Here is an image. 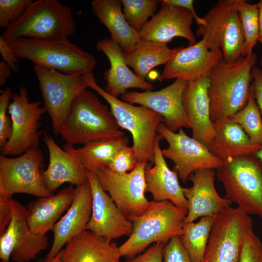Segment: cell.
<instances>
[{
	"mask_svg": "<svg viewBox=\"0 0 262 262\" xmlns=\"http://www.w3.org/2000/svg\"><path fill=\"white\" fill-rule=\"evenodd\" d=\"M256 61L253 52L231 63L222 60L213 68L209 96L213 125L229 119L246 104L252 81L251 70Z\"/></svg>",
	"mask_w": 262,
	"mask_h": 262,
	"instance_id": "obj_1",
	"label": "cell"
},
{
	"mask_svg": "<svg viewBox=\"0 0 262 262\" xmlns=\"http://www.w3.org/2000/svg\"><path fill=\"white\" fill-rule=\"evenodd\" d=\"M112 112L91 91L86 90L75 99L58 134L73 146L124 136Z\"/></svg>",
	"mask_w": 262,
	"mask_h": 262,
	"instance_id": "obj_2",
	"label": "cell"
},
{
	"mask_svg": "<svg viewBox=\"0 0 262 262\" xmlns=\"http://www.w3.org/2000/svg\"><path fill=\"white\" fill-rule=\"evenodd\" d=\"M187 213V209L169 201H151L147 210L132 222L131 234L119 246L122 257L132 258L154 243L166 244L180 236Z\"/></svg>",
	"mask_w": 262,
	"mask_h": 262,
	"instance_id": "obj_3",
	"label": "cell"
},
{
	"mask_svg": "<svg viewBox=\"0 0 262 262\" xmlns=\"http://www.w3.org/2000/svg\"><path fill=\"white\" fill-rule=\"evenodd\" d=\"M76 31L70 8L57 0H38L5 29L0 36L8 44L15 39L66 40Z\"/></svg>",
	"mask_w": 262,
	"mask_h": 262,
	"instance_id": "obj_4",
	"label": "cell"
},
{
	"mask_svg": "<svg viewBox=\"0 0 262 262\" xmlns=\"http://www.w3.org/2000/svg\"><path fill=\"white\" fill-rule=\"evenodd\" d=\"M17 58L33 62L34 66L66 74L92 73L94 56L68 39L42 40L20 37L8 44Z\"/></svg>",
	"mask_w": 262,
	"mask_h": 262,
	"instance_id": "obj_5",
	"label": "cell"
},
{
	"mask_svg": "<svg viewBox=\"0 0 262 262\" xmlns=\"http://www.w3.org/2000/svg\"><path fill=\"white\" fill-rule=\"evenodd\" d=\"M88 87L96 91L109 103L117 124L132 135V147L137 164L154 163V143L159 124L164 118L151 109L135 106L108 94L96 82L93 73L82 75Z\"/></svg>",
	"mask_w": 262,
	"mask_h": 262,
	"instance_id": "obj_6",
	"label": "cell"
},
{
	"mask_svg": "<svg viewBox=\"0 0 262 262\" xmlns=\"http://www.w3.org/2000/svg\"><path fill=\"white\" fill-rule=\"evenodd\" d=\"M215 177L224 186L225 198L246 214L262 218V164L255 155L222 161Z\"/></svg>",
	"mask_w": 262,
	"mask_h": 262,
	"instance_id": "obj_7",
	"label": "cell"
},
{
	"mask_svg": "<svg viewBox=\"0 0 262 262\" xmlns=\"http://www.w3.org/2000/svg\"><path fill=\"white\" fill-rule=\"evenodd\" d=\"M237 0H220L203 16L205 23L196 33L210 50H221L227 63L242 57L244 36Z\"/></svg>",
	"mask_w": 262,
	"mask_h": 262,
	"instance_id": "obj_8",
	"label": "cell"
},
{
	"mask_svg": "<svg viewBox=\"0 0 262 262\" xmlns=\"http://www.w3.org/2000/svg\"><path fill=\"white\" fill-rule=\"evenodd\" d=\"M44 158L38 148L31 149L19 156H0V195L12 198L16 194H30L39 197L53 194L43 179Z\"/></svg>",
	"mask_w": 262,
	"mask_h": 262,
	"instance_id": "obj_9",
	"label": "cell"
},
{
	"mask_svg": "<svg viewBox=\"0 0 262 262\" xmlns=\"http://www.w3.org/2000/svg\"><path fill=\"white\" fill-rule=\"evenodd\" d=\"M253 229L250 216L231 207L215 216L201 262H239L243 238Z\"/></svg>",
	"mask_w": 262,
	"mask_h": 262,
	"instance_id": "obj_10",
	"label": "cell"
},
{
	"mask_svg": "<svg viewBox=\"0 0 262 262\" xmlns=\"http://www.w3.org/2000/svg\"><path fill=\"white\" fill-rule=\"evenodd\" d=\"M44 101L43 107L51 118L53 131L59 130L77 97L88 86L80 74H66L33 65Z\"/></svg>",
	"mask_w": 262,
	"mask_h": 262,
	"instance_id": "obj_11",
	"label": "cell"
},
{
	"mask_svg": "<svg viewBox=\"0 0 262 262\" xmlns=\"http://www.w3.org/2000/svg\"><path fill=\"white\" fill-rule=\"evenodd\" d=\"M147 163H139L132 171L124 174L116 173L107 166L93 172L103 189L108 193L124 215L131 222L142 214L151 203L145 196Z\"/></svg>",
	"mask_w": 262,
	"mask_h": 262,
	"instance_id": "obj_12",
	"label": "cell"
},
{
	"mask_svg": "<svg viewBox=\"0 0 262 262\" xmlns=\"http://www.w3.org/2000/svg\"><path fill=\"white\" fill-rule=\"evenodd\" d=\"M8 113L12 121V133L5 145L0 148L4 156L22 155L38 147L42 134L39 129L42 115L46 112L41 102H30L27 88L21 86L18 93L13 94Z\"/></svg>",
	"mask_w": 262,
	"mask_h": 262,
	"instance_id": "obj_13",
	"label": "cell"
},
{
	"mask_svg": "<svg viewBox=\"0 0 262 262\" xmlns=\"http://www.w3.org/2000/svg\"><path fill=\"white\" fill-rule=\"evenodd\" d=\"M157 133L166 140L168 147L162 150L164 157L175 164L180 178L186 181L191 174L198 170L217 169L222 161L213 155L203 144L188 136L182 128L173 132L161 123Z\"/></svg>",
	"mask_w": 262,
	"mask_h": 262,
	"instance_id": "obj_14",
	"label": "cell"
},
{
	"mask_svg": "<svg viewBox=\"0 0 262 262\" xmlns=\"http://www.w3.org/2000/svg\"><path fill=\"white\" fill-rule=\"evenodd\" d=\"M188 82L178 79L170 85L155 91L127 92L121 96L124 102L138 104L160 114L164 124L175 132L182 127L190 128L183 104V96Z\"/></svg>",
	"mask_w": 262,
	"mask_h": 262,
	"instance_id": "obj_15",
	"label": "cell"
},
{
	"mask_svg": "<svg viewBox=\"0 0 262 262\" xmlns=\"http://www.w3.org/2000/svg\"><path fill=\"white\" fill-rule=\"evenodd\" d=\"M92 206L86 230L111 241L122 236L129 237L133 224L119 210L109 194L103 189L95 173L87 170Z\"/></svg>",
	"mask_w": 262,
	"mask_h": 262,
	"instance_id": "obj_16",
	"label": "cell"
},
{
	"mask_svg": "<svg viewBox=\"0 0 262 262\" xmlns=\"http://www.w3.org/2000/svg\"><path fill=\"white\" fill-rule=\"evenodd\" d=\"M223 60L221 50H210L202 40L193 45L180 46L165 65L158 80L180 79L187 82L209 76L214 66Z\"/></svg>",
	"mask_w": 262,
	"mask_h": 262,
	"instance_id": "obj_17",
	"label": "cell"
},
{
	"mask_svg": "<svg viewBox=\"0 0 262 262\" xmlns=\"http://www.w3.org/2000/svg\"><path fill=\"white\" fill-rule=\"evenodd\" d=\"M215 177V171L212 169L198 170L189 176L192 185L183 188L188 203L184 224L193 222L199 217L217 215L230 207L231 201L217 193Z\"/></svg>",
	"mask_w": 262,
	"mask_h": 262,
	"instance_id": "obj_18",
	"label": "cell"
},
{
	"mask_svg": "<svg viewBox=\"0 0 262 262\" xmlns=\"http://www.w3.org/2000/svg\"><path fill=\"white\" fill-rule=\"evenodd\" d=\"M210 85L209 76L188 82L183 96L184 109L193 138L208 147L215 135L211 117Z\"/></svg>",
	"mask_w": 262,
	"mask_h": 262,
	"instance_id": "obj_19",
	"label": "cell"
},
{
	"mask_svg": "<svg viewBox=\"0 0 262 262\" xmlns=\"http://www.w3.org/2000/svg\"><path fill=\"white\" fill-rule=\"evenodd\" d=\"M194 19L192 13L186 9L163 5L138 33L142 40L164 44L176 37H183L191 46L196 40L191 28Z\"/></svg>",
	"mask_w": 262,
	"mask_h": 262,
	"instance_id": "obj_20",
	"label": "cell"
},
{
	"mask_svg": "<svg viewBox=\"0 0 262 262\" xmlns=\"http://www.w3.org/2000/svg\"><path fill=\"white\" fill-rule=\"evenodd\" d=\"M164 138L158 133L154 140L153 164L147 162L145 169L146 192L150 193L153 200H168L175 205L188 209L183 187L179 183L178 172L168 167L160 146Z\"/></svg>",
	"mask_w": 262,
	"mask_h": 262,
	"instance_id": "obj_21",
	"label": "cell"
},
{
	"mask_svg": "<svg viewBox=\"0 0 262 262\" xmlns=\"http://www.w3.org/2000/svg\"><path fill=\"white\" fill-rule=\"evenodd\" d=\"M92 197L88 182L76 186L73 201L66 213L53 227V241L46 258L56 256L72 238L86 230L92 212Z\"/></svg>",
	"mask_w": 262,
	"mask_h": 262,
	"instance_id": "obj_22",
	"label": "cell"
},
{
	"mask_svg": "<svg viewBox=\"0 0 262 262\" xmlns=\"http://www.w3.org/2000/svg\"><path fill=\"white\" fill-rule=\"evenodd\" d=\"M43 140L49 153V163L43 171V179L51 193L66 182L78 186L88 182L87 170L78 159L61 148L45 131Z\"/></svg>",
	"mask_w": 262,
	"mask_h": 262,
	"instance_id": "obj_23",
	"label": "cell"
},
{
	"mask_svg": "<svg viewBox=\"0 0 262 262\" xmlns=\"http://www.w3.org/2000/svg\"><path fill=\"white\" fill-rule=\"evenodd\" d=\"M96 47L98 50L104 53L110 62V67L104 73L106 82L105 90L108 94L117 97L127 92L129 88H140L146 91L153 89L152 84L129 68L123 51L117 43L111 38H105L99 40Z\"/></svg>",
	"mask_w": 262,
	"mask_h": 262,
	"instance_id": "obj_24",
	"label": "cell"
},
{
	"mask_svg": "<svg viewBox=\"0 0 262 262\" xmlns=\"http://www.w3.org/2000/svg\"><path fill=\"white\" fill-rule=\"evenodd\" d=\"M63 250V262H120L119 247L112 241L85 230L70 239Z\"/></svg>",
	"mask_w": 262,
	"mask_h": 262,
	"instance_id": "obj_25",
	"label": "cell"
},
{
	"mask_svg": "<svg viewBox=\"0 0 262 262\" xmlns=\"http://www.w3.org/2000/svg\"><path fill=\"white\" fill-rule=\"evenodd\" d=\"M75 191L71 185L55 195L39 197L29 202L27 212L30 231L34 234L45 235L52 230L61 215L71 204Z\"/></svg>",
	"mask_w": 262,
	"mask_h": 262,
	"instance_id": "obj_26",
	"label": "cell"
},
{
	"mask_svg": "<svg viewBox=\"0 0 262 262\" xmlns=\"http://www.w3.org/2000/svg\"><path fill=\"white\" fill-rule=\"evenodd\" d=\"M120 0H93V13L107 28L111 39L117 43L124 53L131 52L142 41L139 33L125 18Z\"/></svg>",
	"mask_w": 262,
	"mask_h": 262,
	"instance_id": "obj_27",
	"label": "cell"
},
{
	"mask_svg": "<svg viewBox=\"0 0 262 262\" xmlns=\"http://www.w3.org/2000/svg\"><path fill=\"white\" fill-rule=\"evenodd\" d=\"M213 126L215 135L208 148L222 161L254 155L262 147L253 143L241 127L229 119Z\"/></svg>",
	"mask_w": 262,
	"mask_h": 262,
	"instance_id": "obj_28",
	"label": "cell"
},
{
	"mask_svg": "<svg viewBox=\"0 0 262 262\" xmlns=\"http://www.w3.org/2000/svg\"><path fill=\"white\" fill-rule=\"evenodd\" d=\"M128 143V138L124 136L117 139L92 142L78 148L66 144L63 147L78 159L86 170L94 172L99 168L108 166L116 153Z\"/></svg>",
	"mask_w": 262,
	"mask_h": 262,
	"instance_id": "obj_29",
	"label": "cell"
},
{
	"mask_svg": "<svg viewBox=\"0 0 262 262\" xmlns=\"http://www.w3.org/2000/svg\"><path fill=\"white\" fill-rule=\"evenodd\" d=\"M179 47L170 49L166 44L142 40L130 52L123 56L128 66L145 80L148 72L161 65H165L175 54Z\"/></svg>",
	"mask_w": 262,
	"mask_h": 262,
	"instance_id": "obj_30",
	"label": "cell"
},
{
	"mask_svg": "<svg viewBox=\"0 0 262 262\" xmlns=\"http://www.w3.org/2000/svg\"><path fill=\"white\" fill-rule=\"evenodd\" d=\"M11 219L4 232L0 235V258L9 262L14 250L31 235L26 208L18 201H10Z\"/></svg>",
	"mask_w": 262,
	"mask_h": 262,
	"instance_id": "obj_31",
	"label": "cell"
},
{
	"mask_svg": "<svg viewBox=\"0 0 262 262\" xmlns=\"http://www.w3.org/2000/svg\"><path fill=\"white\" fill-rule=\"evenodd\" d=\"M216 215L202 217L196 222L184 223L181 242L193 262H201Z\"/></svg>",
	"mask_w": 262,
	"mask_h": 262,
	"instance_id": "obj_32",
	"label": "cell"
},
{
	"mask_svg": "<svg viewBox=\"0 0 262 262\" xmlns=\"http://www.w3.org/2000/svg\"><path fill=\"white\" fill-rule=\"evenodd\" d=\"M229 120L240 125L253 143L262 145V116L251 86L246 104Z\"/></svg>",
	"mask_w": 262,
	"mask_h": 262,
	"instance_id": "obj_33",
	"label": "cell"
},
{
	"mask_svg": "<svg viewBox=\"0 0 262 262\" xmlns=\"http://www.w3.org/2000/svg\"><path fill=\"white\" fill-rule=\"evenodd\" d=\"M236 7L244 36L242 56H245L253 53V48L258 41L259 9L257 3L251 4L245 0H237Z\"/></svg>",
	"mask_w": 262,
	"mask_h": 262,
	"instance_id": "obj_34",
	"label": "cell"
},
{
	"mask_svg": "<svg viewBox=\"0 0 262 262\" xmlns=\"http://www.w3.org/2000/svg\"><path fill=\"white\" fill-rule=\"evenodd\" d=\"M123 5V15L130 26L139 32L157 10L160 0H121Z\"/></svg>",
	"mask_w": 262,
	"mask_h": 262,
	"instance_id": "obj_35",
	"label": "cell"
},
{
	"mask_svg": "<svg viewBox=\"0 0 262 262\" xmlns=\"http://www.w3.org/2000/svg\"><path fill=\"white\" fill-rule=\"evenodd\" d=\"M32 0H0V27L8 28L23 15Z\"/></svg>",
	"mask_w": 262,
	"mask_h": 262,
	"instance_id": "obj_36",
	"label": "cell"
},
{
	"mask_svg": "<svg viewBox=\"0 0 262 262\" xmlns=\"http://www.w3.org/2000/svg\"><path fill=\"white\" fill-rule=\"evenodd\" d=\"M239 262H262V243L253 229L243 238Z\"/></svg>",
	"mask_w": 262,
	"mask_h": 262,
	"instance_id": "obj_37",
	"label": "cell"
},
{
	"mask_svg": "<svg viewBox=\"0 0 262 262\" xmlns=\"http://www.w3.org/2000/svg\"><path fill=\"white\" fill-rule=\"evenodd\" d=\"M137 164L132 146L127 145L119 149L107 167L116 173L124 174L132 171Z\"/></svg>",
	"mask_w": 262,
	"mask_h": 262,
	"instance_id": "obj_38",
	"label": "cell"
},
{
	"mask_svg": "<svg viewBox=\"0 0 262 262\" xmlns=\"http://www.w3.org/2000/svg\"><path fill=\"white\" fill-rule=\"evenodd\" d=\"M10 87L6 88L0 96V147L7 143L12 133V121L6 112L12 96Z\"/></svg>",
	"mask_w": 262,
	"mask_h": 262,
	"instance_id": "obj_39",
	"label": "cell"
},
{
	"mask_svg": "<svg viewBox=\"0 0 262 262\" xmlns=\"http://www.w3.org/2000/svg\"><path fill=\"white\" fill-rule=\"evenodd\" d=\"M163 262H193L180 236L173 237L165 245Z\"/></svg>",
	"mask_w": 262,
	"mask_h": 262,
	"instance_id": "obj_40",
	"label": "cell"
},
{
	"mask_svg": "<svg viewBox=\"0 0 262 262\" xmlns=\"http://www.w3.org/2000/svg\"><path fill=\"white\" fill-rule=\"evenodd\" d=\"M165 244L154 243L148 247L142 254L123 262H163V253Z\"/></svg>",
	"mask_w": 262,
	"mask_h": 262,
	"instance_id": "obj_41",
	"label": "cell"
},
{
	"mask_svg": "<svg viewBox=\"0 0 262 262\" xmlns=\"http://www.w3.org/2000/svg\"><path fill=\"white\" fill-rule=\"evenodd\" d=\"M251 88L262 116V68L254 66L251 70Z\"/></svg>",
	"mask_w": 262,
	"mask_h": 262,
	"instance_id": "obj_42",
	"label": "cell"
},
{
	"mask_svg": "<svg viewBox=\"0 0 262 262\" xmlns=\"http://www.w3.org/2000/svg\"><path fill=\"white\" fill-rule=\"evenodd\" d=\"M11 199L0 195V235L4 232L11 219Z\"/></svg>",
	"mask_w": 262,
	"mask_h": 262,
	"instance_id": "obj_43",
	"label": "cell"
},
{
	"mask_svg": "<svg viewBox=\"0 0 262 262\" xmlns=\"http://www.w3.org/2000/svg\"><path fill=\"white\" fill-rule=\"evenodd\" d=\"M0 52L3 61L7 64L12 70L15 72L19 71L18 58L15 55L9 45L0 37Z\"/></svg>",
	"mask_w": 262,
	"mask_h": 262,
	"instance_id": "obj_44",
	"label": "cell"
},
{
	"mask_svg": "<svg viewBox=\"0 0 262 262\" xmlns=\"http://www.w3.org/2000/svg\"><path fill=\"white\" fill-rule=\"evenodd\" d=\"M160 2L162 5H171L180 7L186 9L190 11L193 14L194 20L198 26L205 24V21L203 17L199 16L196 13L194 7V0H161Z\"/></svg>",
	"mask_w": 262,
	"mask_h": 262,
	"instance_id": "obj_45",
	"label": "cell"
},
{
	"mask_svg": "<svg viewBox=\"0 0 262 262\" xmlns=\"http://www.w3.org/2000/svg\"><path fill=\"white\" fill-rule=\"evenodd\" d=\"M11 68L3 61L0 62V85H4L6 79L11 75Z\"/></svg>",
	"mask_w": 262,
	"mask_h": 262,
	"instance_id": "obj_46",
	"label": "cell"
},
{
	"mask_svg": "<svg viewBox=\"0 0 262 262\" xmlns=\"http://www.w3.org/2000/svg\"><path fill=\"white\" fill-rule=\"evenodd\" d=\"M259 9V33L258 41L262 44V0L257 3Z\"/></svg>",
	"mask_w": 262,
	"mask_h": 262,
	"instance_id": "obj_47",
	"label": "cell"
},
{
	"mask_svg": "<svg viewBox=\"0 0 262 262\" xmlns=\"http://www.w3.org/2000/svg\"><path fill=\"white\" fill-rule=\"evenodd\" d=\"M36 262H63V250H61L56 256L52 258L48 259L46 258Z\"/></svg>",
	"mask_w": 262,
	"mask_h": 262,
	"instance_id": "obj_48",
	"label": "cell"
},
{
	"mask_svg": "<svg viewBox=\"0 0 262 262\" xmlns=\"http://www.w3.org/2000/svg\"><path fill=\"white\" fill-rule=\"evenodd\" d=\"M255 155L260 160L262 164V145L261 147L256 152Z\"/></svg>",
	"mask_w": 262,
	"mask_h": 262,
	"instance_id": "obj_49",
	"label": "cell"
},
{
	"mask_svg": "<svg viewBox=\"0 0 262 262\" xmlns=\"http://www.w3.org/2000/svg\"><path fill=\"white\" fill-rule=\"evenodd\" d=\"M260 66L262 68V57L261 62H260Z\"/></svg>",
	"mask_w": 262,
	"mask_h": 262,
	"instance_id": "obj_50",
	"label": "cell"
},
{
	"mask_svg": "<svg viewBox=\"0 0 262 262\" xmlns=\"http://www.w3.org/2000/svg\"><path fill=\"white\" fill-rule=\"evenodd\" d=\"M0 262H3V261H0Z\"/></svg>",
	"mask_w": 262,
	"mask_h": 262,
	"instance_id": "obj_51",
	"label": "cell"
}]
</instances>
